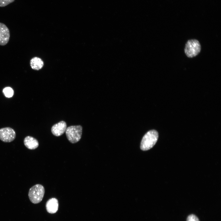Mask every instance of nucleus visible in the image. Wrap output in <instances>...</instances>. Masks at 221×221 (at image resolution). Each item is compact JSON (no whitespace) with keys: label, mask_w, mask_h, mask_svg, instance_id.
<instances>
[{"label":"nucleus","mask_w":221,"mask_h":221,"mask_svg":"<svg viewBox=\"0 0 221 221\" xmlns=\"http://www.w3.org/2000/svg\"><path fill=\"white\" fill-rule=\"evenodd\" d=\"M15 0H0V7L6 6L9 4L13 2Z\"/></svg>","instance_id":"obj_12"},{"label":"nucleus","mask_w":221,"mask_h":221,"mask_svg":"<svg viewBox=\"0 0 221 221\" xmlns=\"http://www.w3.org/2000/svg\"><path fill=\"white\" fill-rule=\"evenodd\" d=\"M16 137V133L13 129L10 127L0 129V140L5 142L13 141Z\"/></svg>","instance_id":"obj_5"},{"label":"nucleus","mask_w":221,"mask_h":221,"mask_svg":"<svg viewBox=\"0 0 221 221\" xmlns=\"http://www.w3.org/2000/svg\"><path fill=\"white\" fill-rule=\"evenodd\" d=\"M59 206L57 200L55 198H52L49 199L46 202V207L48 212L54 214L57 212Z\"/></svg>","instance_id":"obj_8"},{"label":"nucleus","mask_w":221,"mask_h":221,"mask_svg":"<svg viewBox=\"0 0 221 221\" xmlns=\"http://www.w3.org/2000/svg\"><path fill=\"white\" fill-rule=\"evenodd\" d=\"M3 92L5 96L7 98L12 97L14 93L13 90L10 87H6L4 88Z\"/></svg>","instance_id":"obj_11"},{"label":"nucleus","mask_w":221,"mask_h":221,"mask_svg":"<svg viewBox=\"0 0 221 221\" xmlns=\"http://www.w3.org/2000/svg\"><path fill=\"white\" fill-rule=\"evenodd\" d=\"M187 221H200L198 217L195 215L191 214L187 219Z\"/></svg>","instance_id":"obj_13"},{"label":"nucleus","mask_w":221,"mask_h":221,"mask_svg":"<svg viewBox=\"0 0 221 221\" xmlns=\"http://www.w3.org/2000/svg\"><path fill=\"white\" fill-rule=\"evenodd\" d=\"M24 143L27 148L31 150L37 148L39 145L37 139L30 136H27L25 138Z\"/></svg>","instance_id":"obj_9"},{"label":"nucleus","mask_w":221,"mask_h":221,"mask_svg":"<svg viewBox=\"0 0 221 221\" xmlns=\"http://www.w3.org/2000/svg\"><path fill=\"white\" fill-rule=\"evenodd\" d=\"M158 138V132L155 130L148 131L143 137L140 148L143 151H146L152 148L155 144Z\"/></svg>","instance_id":"obj_1"},{"label":"nucleus","mask_w":221,"mask_h":221,"mask_svg":"<svg viewBox=\"0 0 221 221\" xmlns=\"http://www.w3.org/2000/svg\"><path fill=\"white\" fill-rule=\"evenodd\" d=\"M82 127L80 125L72 126L67 128L66 134L68 140L72 143H75L80 139Z\"/></svg>","instance_id":"obj_3"},{"label":"nucleus","mask_w":221,"mask_h":221,"mask_svg":"<svg viewBox=\"0 0 221 221\" xmlns=\"http://www.w3.org/2000/svg\"><path fill=\"white\" fill-rule=\"evenodd\" d=\"M45 191L43 186L40 184H36L31 187L28 193L31 202L34 204L40 203L44 197Z\"/></svg>","instance_id":"obj_2"},{"label":"nucleus","mask_w":221,"mask_h":221,"mask_svg":"<svg viewBox=\"0 0 221 221\" xmlns=\"http://www.w3.org/2000/svg\"><path fill=\"white\" fill-rule=\"evenodd\" d=\"M67 129V125L64 121H61L53 125L51 128V132L53 134L56 136L62 135Z\"/></svg>","instance_id":"obj_7"},{"label":"nucleus","mask_w":221,"mask_h":221,"mask_svg":"<svg viewBox=\"0 0 221 221\" xmlns=\"http://www.w3.org/2000/svg\"><path fill=\"white\" fill-rule=\"evenodd\" d=\"M201 49L199 41L196 39H191L188 40L186 44L184 52L187 57L192 58L199 54Z\"/></svg>","instance_id":"obj_4"},{"label":"nucleus","mask_w":221,"mask_h":221,"mask_svg":"<svg viewBox=\"0 0 221 221\" xmlns=\"http://www.w3.org/2000/svg\"><path fill=\"white\" fill-rule=\"evenodd\" d=\"M44 63L40 58L35 57L32 58L30 61V65L32 68L36 70H38L43 67Z\"/></svg>","instance_id":"obj_10"},{"label":"nucleus","mask_w":221,"mask_h":221,"mask_svg":"<svg viewBox=\"0 0 221 221\" xmlns=\"http://www.w3.org/2000/svg\"><path fill=\"white\" fill-rule=\"evenodd\" d=\"M10 38V31L4 24L0 22V45H5L8 42Z\"/></svg>","instance_id":"obj_6"}]
</instances>
